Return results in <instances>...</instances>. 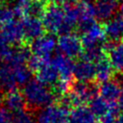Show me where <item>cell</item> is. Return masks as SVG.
Wrapping results in <instances>:
<instances>
[{"label": "cell", "instance_id": "1", "mask_svg": "<svg viewBox=\"0 0 123 123\" xmlns=\"http://www.w3.org/2000/svg\"><path fill=\"white\" fill-rule=\"evenodd\" d=\"M22 94L26 105L34 109H43L53 104L55 92L37 79H31L23 87Z\"/></svg>", "mask_w": 123, "mask_h": 123}, {"label": "cell", "instance_id": "2", "mask_svg": "<svg viewBox=\"0 0 123 123\" xmlns=\"http://www.w3.org/2000/svg\"><path fill=\"white\" fill-rule=\"evenodd\" d=\"M44 29L50 35H63L73 29L69 24L64 7L58 4H49L41 16Z\"/></svg>", "mask_w": 123, "mask_h": 123}, {"label": "cell", "instance_id": "3", "mask_svg": "<svg viewBox=\"0 0 123 123\" xmlns=\"http://www.w3.org/2000/svg\"><path fill=\"white\" fill-rule=\"evenodd\" d=\"M94 96L95 89L92 86L85 83H78L71 87L68 93L62 96L60 104L66 108L71 106L76 108L89 103Z\"/></svg>", "mask_w": 123, "mask_h": 123}, {"label": "cell", "instance_id": "4", "mask_svg": "<svg viewBox=\"0 0 123 123\" xmlns=\"http://www.w3.org/2000/svg\"><path fill=\"white\" fill-rule=\"evenodd\" d=\"M106 35L103 26L99 23L93 22L87 27L84 28L82 31V44L83 50L89 49H104Z\"/></svg>", "mask_w": 123, "mask_h": 123}, {"label": "cell", "instance_id": "5", "mask_svg": "<svg viewBox=\"0 0 123 123\" xmlns=\"http://www.w3.org/2000/svg\"><path fill=\"white\" fill-rule=\"evenodd\" d=\"M57 47L62 55L71 60L83 53L81 37L72 32L61 35L57 40Z\"/></svg>", "mask_w": 123, "mask_h": 123}, {"label": "cell", "instance_id": "6", "mask_svg": "<svg viewBox=\"0 0 123 123\" xmlns=\"http://www.w3.org/2000/svg\"><path fill=\"white\" fill-rule=\"evenodd\" d=\"M68 108L59 104L47 106L38 112L37 123H67L69 118Z\"/></svg>", "mask_w": 123, "mask_h": 123}, {"label": "cell", "instance_id": "7", "mask_svg": "<svg viewBox=\"0 0 123 123\" xmlns=\"http://www.w3.org/2000/svg\"><path fill=\"white\" fill-rule=\"evenodd\" d=\"M21 25L24 34V44H30L32 41L44 35V26L42 20L37 16L21 17Z\"/></svg>", "mask_w": 123, "mask_h": 123}, {"label": "cell", "instance_id": "8", "mask_svg": "<svg viewBox=\"0 0 123 123\" xmlns=\"http://www.w3.org/2000/svg\"><path fill=\"white\" fill-rule=\"evenodd\" d=\"M57 47V40L53 35H43L30 43L32 55L41 59H51Z\"/></svg>", "mask_w": 123, "mask_h": 123}, {"label": "cell", "instance_id": "9", "mask_svg": "<svg viewBox=\"0 0 123 123\" xmlns=\"http://www.w3.org/2000/svg\"><path fill=\"white\" fill-rule=\"evenodd\" d=\"M73 7L77 17V26L82 30L95 22L96 12L93 2L90 0H80Z\"/></svg>", "mask_w": 123, "mask_h": 123}, {"label": "cell", "instance_id": "10", "mask_svg": "<svg viewBox=\"0 0 123 123\" xmlns=\"http://www.w3.org/2000/svg\"><path fill=\"white\" fill-rule=\"evenodd\" d=\"M0 35L10 44H24V34L21 21L17 19L3 24L0 28Z\"/></svg>", "mask_w": 123, "mask_h": 123}, {"label": "cell", "instance_id": "11", "mask_svg": "<svg viewBox=\"0 0 123 123\" xmlns=\"http://www.w3.org/2000/svg\"><path fill=\"white\" fill-rule=\"evenodd\" d=\"M73 77L78 83L88 84V82L95 79V63L85 59L78 61L74 63Z\"/></svg>", "mask_w": 123, "mask_h": 123}, {"label": "cell", "instance_id": "12", "mask_svg": "<svg viewBox=\"0 0 123 123\" xmlns=\"http://www.w3.org/2000/svg\"><path fill=\"white\" fill-rule=\"evenodd\" d=\"M35 73L37 76V80L48 86H54L59 81V74L52 62V59L40 65V67Z\"/></svg>", "mask_w": 123, "mask_h": 123}, {"label": "cell", "instance_id": "13", "mask_svg": "<svg viewBox=\"0 0 123 123\" xmlns=\"http://www.w3.org/2000/svg\"><path fill=\"white\" fill-rule=\"evenodd\" d=\"M94 7L96 17L103 21H108L114 17V14L119 8L118 0H95Z\"/></svg>", "mask_w": 123, "mask_h": 123}, {"label": "cell", "instance_id": "14", "mask_svg": "<svg viewBox=\"0 0 123 123\" xmlns=\"http://www.w3.org/2000/svg\"><path fill=\"white\" fill-rule=\"evenodd\" d=\"M2 102L4 104V107L10 112L16 113V112L25 111L24 108L26 107V102H25L24 96L21 92H19L16 89L5 93L3 95Z\"/></svg>", "mask_w": 123, "mask_h": 123}, {"label": "cell", "instance_id": "15", "mask_svg": "<svg viewBox=\"0 0 123 123\" xmlns=\"http://www.w3.org/2000/svg\"><path fill=\"white\" fill-rule=\"evenodd\" d=\"M17 86L12 67L8 62L0 64V91L5 93L15 90Z\"/></svg>", "mask_w": 123, "mask_h": 123}, {"label": "cell", "instance_id": "16", "mask_svg": "<svg viewBox=\"0 0 123 123\" xmlns=\"http://www.w3.org/2000/svg\"><path fill=\"white\" fill-rule=\"evenodd\" d=\"M121 87L118 85V83L114 81H108L105 83H102L99 86L98 93L101 98L109 102L110 104L116 105L117 100L119 98L120 92H121Z\"/></svg>", "mask_w": 123, "mask_h": 123}, {"label": "cell", "instance_id": "17", "mask_svg": "<svg viewBox=\"0 0 123 123\" xmlns=\"http://www.w3.org/2000/svg\"><path fill=\"white\" fill-rule=\"evenodd\" d=\"M108 61L114 71L123 74V42L112 43L108 48Z\"/></svg>", "mask_w": 123, "mask_h": 123}, {"label": "cell", "instance_id": "18", "mask_svg": "<svg viewBox=\"0 0 123 123\" xmlns=\"http://www.w3.org/2000/svg\"><path fill=\"white\" fill-rule=\"evenodd\" d=\"M67 123H98V121L97 117L88 108L80 106L74 108L69 112Z\"/></svg>", "mask_w": 123, "mask_h": 123}, {"label": "cell", "instance_id": "19", "mask_svg": "<svg viewBox=\"0 0 123 123\" xmlns=\"http://www.w3.org/2000/svg\"><path fill=\"white\" fill-rule=\"evenodd\" d=\"M103 28L106 37L111 40H117L123 36V20L119 16H114L106 21Z\"/></svg>", "mask_w": 123, "mask_h": 123}, {"label": "cell", "instance_id": "20", "mask_svg": "<svg viewBox=\"0 0 123 123\" xmlns=\"http://www.w3.org/2000/svg\"><path fill=\"white\" fill-rule=\"evenodd\" d=\"M88 104H89L88 109L92 111V113L96 117H102L106 113H108L110 111H111V110H113L115 108H118L117 104L116 105L110 104L109 102H107L106 100L101 98L99 95H95L90 100V102Z\"/></svg>", "mask_w": 123, "mask_h": 123}, {"label": "cell", "instance_id": "21", "mask_svg": "<svg viewBox=\"0 0 123 123\" xmlns=\"http://www.w3.org/2000/svg\"><path fill=\"white\" fill-rule=\"evenodd\" d=\"M112 74H113V69L110 64L109 61L106 60L105 58H103L102 60L98 61L95 63V79L101 84L111 81Z\"/></svg>", "mask_w": 123, "mask_h": 123}, {"label": "cell", "instance_id": "22", "mask_svg": "<svg viewBox=\"0 0 123 123\" xmlns=\"http://www.w3.org/2000/svg\"><path fill=\"white\" fill-rule=\"evenodd\" d=\"M9 64L13 69L17 85H26L31 80V75L33 72L30 70V68L28 67V65L26 63H20V64L9 63Z\"/></svg>", "mask_w": 123, "mask_h": 123}, {"label": "cell", "instance_id": "23", "mask_svg": "<svg viewBox=\"0 0 123 123\" xmlns=\"http://www.w3.org/2000/svg\"><path fill=\"white\" fill-rule=\"evenodd\" d=\"M13 53V48L11 44L0 35V62H7Z\"/></svg>", "mask_w": 123, "mask_h": 123}, {"label": "cell", "instance_id": "24", "mask_svg": "<svg viewBox=\"0 0 123 123\" xmlns=\"http://www.w3.org/2000/svg\"><path fill=\"white\" fill-rule=\"evenodd\" d=\"M16 13L13 10V8H9L5 6L4 4H0V25L10 22L13 19H15Z\"/></svg>", "mask_w": 123, "mask_h": 123}, {"label": "cell", "instance_id": "25", "mask_svg": "<svg viewBox=\"0 0 123 123\" xmlns=\"http://www.w3.org/2000/svg\"><path fill=\"white\" fill-rule=\"evenodd\" d=\"M12 123H36V122L31 113H29L26 111H22L13 113L12 117Z\"/></svg>", "mask_w": 123, "mask_h": 123}, {"label": "cell", "instance_id": "26", "mask_svg": "<svg viewBox=\"0 0 123 123\" xmlns=\"http://www.w3.org/2000/svg\"><path fill=\"white\" fill-rule=\"evenodd\" d=\"M118 113H119V110H118V108H115V109L110 111L104 116L100 117V120L98 123H115Z\"/></svg>", "mask_w": 123, "mask_h": 123}, {"label": "cell", "instance_id": "27", "mask_svg": "<svg viewBox=\"0 0 123 123\" xmlns=\"http://www.w3.org/2000/svg\"><path fill=\"white\" fill-rule=\"evenodd\" d=\"M12 117L11 112L4 106H0V123H12Z\"/></svg>", "mask_w": 123, "mask_h": 123}, {"label": "cell", "instance_id": "28", "mask_svg": "<svg viewBox=\"0 0 123 123\" xmlns=\"http://www.w3.org/2000/svg\"><path fill=\"white\" fill-rule=\"evenodd\" d=\"M53 1H55L56 4H58V5H64V6H66V5H70L72 3H78L80 0H53Z\"/></svg>", "mask_w": 123, "mask_h": 123}, {"label": "cell", "instance_id": "29", "mask_svg": "<svg viewBox=\"0 0 123 123\" xmlns=\"http://www.w3.org/2000/svg\"><path fill=\"white\" fill-rule=\"evenodd\" d=\"M117 107H118L119 111H120V112H123V88L121 89L119 98H118V100H117Z\"/></svg>", "mask_w": 123, "mask_h": 123}, {"label": "cell", "instance_id": "30", "mask_svg": "<svg viewBox=\"0 0 123 123\" xmlns=\"http://www.w3.org/2000/svg\"><path fill=\"white\" fill-rule=\"evenodd\" d=\"M115 123H123V112L118 113V115L116 117V122Z\"/></svg>", "mask_w": 123, "mask_h": 123}, {"label": "cell", "instance_id": "31", "mask_svg": "<svg viewBox=\"0 0 123 123\" xmlns=\"http://www.w3.org/2000/svg\"><path fill=\"white\" fill-rule=\"evenodd\" d=\"M118 12H119V17L123 20V2L119 5V8H118Z\"/></svg>", "mask_w": 123, "mask_h": 123}, {"label": "cell", "instance_id": "32", "mask_svg": "<svg viewBox=\"0 0 123 123\" xmlns=\"http://www.w3.org/2000/svg\"><path fill=\"white\" fill-rule=\"evenodd\" d=\"M8 0H0V4H4L5 2H7Z\"/></svg>", "mask_w": 123, "mask_h": 123}, {"label": "cell", "instance_id": "33", "mask_svg": "<svg viewBox=\"0 0 123 123\" xmlns=\"http://www.w3.org/2000/svg\"><path fill=\"white\" fill-rule=\"evenodd\" d=\"M122 37H123V36H122Z\"/></svg>", "mask_w": 123, "mask_h": 123}]
</instances>
